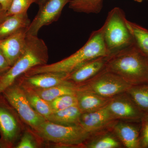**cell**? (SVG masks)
I'll list each match as a JSON object with an SVG mask.
<instances>
[{
	"instance_id": "cb8c5ba5",
	"label": "cell",
	"mask_w": 148,
	"mask_h": 148,
	"mask_svg": "<svg viewBox=\"0 0 148 148\" xmlns=\"http://www.w3.org/2000/svg\"><path fill=\"white\" fill-rule=\"evenodd\" d=\"M69 8L76 12L98 14L103 7L102 0H71Z\"/></svg>"
},
{
	"instance_id": "f546056e",
	"label": "cell",
	"mask_w": 148,
	"mask_h": 148,
	"mask_svg": "<svg viewBox=\"0 0 148 148\" xmlns=\"http://www.w3.org/2000/svg\"><path fill=\"white\" fill-rule=\"evenodd\" d=\"M12 0H0V5L2 8L7 12L10 7Z\"/></svg>"
},
{
	"instance_id": "2e32d148",
	"label": "cell",
	"mask_w": 148,
	"mask_h": 148,
	"mask_svg": "<svg viewBox=\"0 0 148 148\" xmlns=\"http://www.w3.org/2000/svg\"><path fill=\"white\" fill-rule=\"evenodd\" d=\"M76 95L77 101V106L82 113L99 110L107 106L111 99L90 91L77 89Z\"/></svg>"
},
{
	"instance_id": "9a60e30c",
	"label": "cell",
	"mask_w": 148,
	"mask_h": 148,
	"mask_svg": "<svg viewBox=\"0 0 148 148\" xmlns=\"http://www.w3.org/2000/svg\"><path fill=\"white\" fill-rule=\"evenodd\" d=\"M107 57H99L83 64L67 74L66 80L75 85L87 81L105 69Z\"/></svg>"
},
{
	"instance_id": "1f68e13d",
	"label": "cell",
	"mask_w": 148,
	"mask_h": 148,
	"mask_svg": "<svg viewBox=\"0 0 148 148\" xmlns=\"http://www.w3.org/2000/svg\"><path fill=\"white\" fill-rule=\"evenodd\" d=\"M47 0H35V3L38 5L39 7L42 5Z\"/></svg>"
},
{
	"instance_id": "6da1fadb",
	"label": "cell",
	"mask_w": 148,
	"mask_h": 148,
	"mask_svg": "<svg viewBox=\"0 0 148 148\" xmlns=\"http://www.w3.org/2000/svg\"><path fill=\"white\" fill-rule=\"evenodd\" d=\"M110 54L104 41L103 26L92 32L87 42L75 53L56 63L36 66L24 75L30 76L49 73L68 74L88 61L99 57L108 56Z\"/></svg>"
},
{
	"instance_id": "44dd1931",
	"label": "cell",
	"mask_w": 148,
	"mask_h": 148,
	"mask_svg": "<svg viewBox=\"0 0 148 148\" xmlns=\"http://www.w3.org/2000/svg\"><path fill=\"white\" fill-rule=\"evenodd\" d=\"M127 95L144 113H148V82L131 85Z\"/></svg>"
},
{
	"instance_id": "52a82bcc",
	"label": "cell",
	"mask_w": 148,
	"mask_h": 148,
	"mask_svg": "<svg viewBox=\"0 0 148 148\" xmlns=\"http://www.w3.org/2000/svg\"><path fill=\"white\" fill-rule=\"evenodd\" d=\"M1 94L32 131L36 130L46 120L32 108L24 88L17 82L7 88Z\"/></svg>"
},
{
	"instance_id": "4316f807",
	"label": "cell",
	"mask_w": 148,
	"mask_h": 148,
	"mask_svg": "<svg viewBox=\"0 0 148 148\" xmlns=\"http://www.w3.org/2000/svg\"><path fill=\"white\" fill-rule=\"evenodd\" d=\"M34 132L26 131L15 146L16 148H36L38 144L35 138Z\"/></svg>"
},
{
	"instance_id": "277c9868",
	"label": "cell",
	"mask_w": 148,
	"mask_h": 148,
	"mask_svg": "<svg viewBox=\"0 0 148 148\" xmlns=\"http://www.w3.org/2000/svg\"><path fill=\"white\" fill-rule=\"evenodd\" d=\"M32 131L40 140L65 147H82L92 135L79 124L65 125L47 120Z\"/></svg>"
},
{
	"instance_id": "3957f363",
	"label": "cell",
	"mask_w": 148,
	"mask_h": 148,
	"mask_svg": "<svg viewBox=\"0 0 148 148\" xmlns=\"http://www.w3.org/2000/svg\"><path fill=\"white\" fill-rule=\"evenodd\" d=\"M48 59V50L44 41L38 36L27 35L24 53L10 69L0 77V94L30 69L47 64Z\"/></svg>"
},
{
	"instance_id": "7c38bea8",
	"label": "cell",
	"mask_w": 148,
	"mask_h": 148,
	"mask_svg": "<svg viewBox=\"0 0 148 148\" xmlns=\"http://www.w3.org/2000/svg\"><path fill=\"white\" fill-rule=\"evenodd\" d=\"M27 28L21 29L0 40V49L11 66H13L25 50L27 43Z\"/></svg>"
},
{
	"instance_id": "603a6c76",
	"label": "cell",
	"mask_w": 148,
	"mask_h": 148,
	"mask_svg": "<svg viewBox=\"0 0 148 148\" xmlns=\"http://www.w3.org/2000/svg\"><path fill=\"white\" fill-rule=\"evenodd\" d=\"M126 24L134 42L140 50L148 56V30L140 25L126 20Z\"/></svg>"
},
{
	"instance_id": "5bb4252c",
	"label": "cell",
	"mask_w": 148,
	"mask_h": 148,
	"mask_svg": "<svg viewBox=\"0 0 148 148\" xmlns=\"http://www.w3.org/2000/svg\"><path fill=\"white\" fill-rule=\"evenodd\" d=\"M111 128L125 147L140 148V122L117 120Z\"/></svg>"
},
{
	"instance_id": "8992f818",
	"label": "cell",
	"mask_w": 148,
	"mask_h": 148,
	"mask_svg": "<svg viewBox=\"0 0 148 148\" xmlns=\"http://www.w3.org/2000/svg\"><path fill=\"white\" fill-rule=\"evenodd\" d=\"M131 86L121 77L105 69L87 81L76 85L77 89L90 91L108 98L126 92Z\"/></svg>"
},
{
	"instance_id": "4dcf8cb0",
	"label": "cell",
	"mask_w": 148,
	"mask_h": 148,
	"mask_svg": "<svg viewBox=\"0 0 148 148\" xmlns=\"http://www.w3.org/2000/svg\"><path fill=\"white\" fill-rule=\"evenodd\" d=\"M6 12L4 10L0 5V23L6 18Z\"/></svg>"
},
{
	"instance_id": "30bf717a",
	"label": "cell",
	"mask_w": 148,
	"mask_h": 148,
	"mask_svg": "<svg viewBox=\"0 0 148 148\" xmlns=\"http://www.w3.org/2000/svg\"><path fill=\"white\" fill-rule=\"evenodd\" d=\"M107 106L117 120L139 123L144 114L126 92L111 98Z\"/></svg>"
},
{
	"instance_id": "8fae6325",
	"label": "cell",
	"mask_w": 148,
	"mask_h": 148,
	"mask_svg": "<svg viewBox=\"0 0 148 148\" xmlns=\"http://www.w3.org/2000/svg\"><path fill=\"white\" fill-rule=\"evenodd\" d=\"M107 105L97 110L82 113L79 124L91 135L111 128L117 120L111 114Z\"/></svg>"
},
{
	"instance_id": "ac0fdd59",
	"label": "cell",
	"mask_w": 148,
	"mask_h": 148,
	"mask_svg": "<svg viewBox=\"0 0 148 148\" xmlns=\"http://www.w3.org/2000/svg\"><path fill=\"white\" fill-rule=\"evenodd\" d=\"M31 22L27 12L7 16L0 23V40L27 28Z\"/></svg>"
},
{
	"instance_id": "ffe728a7",
	"label": "cell",
	"mask_w": 148,
	"mask_h": 148,
	"mask_svg": "<svg viewBox=\"0 0 148 148\" xmlns=\"http://www.w3.org/2000/svg\"><path fill=\"white\" fill-rule=\"evenodd\" d=\"M30 88L49 103L62 95L75 94L77 90L76 85L73 83L59 85L46 88Z\"/></svg>"
},
{
	"instance_id": "f1b7e54d",
	"label": "cell",
	"mask_w": 148,
	"mask_h": 148,
	"mask_svg": "<svg viewBox=\"0 0 148 148\" xmlns=\"http://www.w3.org/2000/svg\"><path fill=\"white\" fill-rule=\"evenodd\" d=\"M11 67L5 56L0 49V77L5 74Z\"/></svg>"
},
{
	"instance_id": "484cf974",
	"label": "cell",
	"mask_w": 148,
	"mask_h": 148,
	"mask_svg": "<svg viewBox=\"0 0 148 148\" xmlns=\"http://www.w3.org/2000/svg\"><path fill=\"white\" fill-rule=\"evenodd\" d=\"M35 0H12L10 7L7 11V16L15 15L27 12L28 9Z\"/></svg>"
},
{
	"instance_id": "d6986e66",
	"label": "cell",
	"mask_w": 148,
	"mask_h": 148,
	"mask_svg": "<svg viewBox=\"0 0 148 148\" xmlns=\"http://www.w3.org/2000/svg\"><path fill=\"white\" fill-rule=\"evenodd\" d=\"M81 114L77 106H73L60 110L53 111L47 120L65 125L79 124Z\"/></svg>"
},
{
	"instance_id": "ba28073f",
	"label": "cell",
	"mask_w": 148,
	"mask_h": 148,
	"mask_svg": "<svg viewBox=\"0 0 148 148\" xmlns=\"http://www.w3.org/2000/svg\"><path fill=\"white\" fill-rule=\"evenodd\" d=\"M20 119L15 110L0 94V139L8 148L15 147L21 136Z\"/></svg>"
},
{
	"instance_id": "5b68a950",
	"label": "cell",
	"mask_w": 148,
	"mask_h": 148,
	"mask_svg": "<svg viewBox=\"0 0 148 148\" xmlns=\"http://www.w3.org/2000/svg\"><path fill=\"white\" fill-rule=\"evenodd\" d=\"M123 11L115 7L109 12L104 27V38L111 53L133 44L134 40L126 24Z\"/></svg>"
},
{
	"instance_id": "d590c367",
	"label": "cell",
	"mask_w": 148,
	"mask_h": 148,
	"mask_svg": "<svg viewBox=\"0 0 148 148\" xmlns=\"http://www.w3.org/2000/svg\"></svg>"
},
{
	"instance_id": "4fadbf2b",
	"label": "cell",
	"mask_w": 148,
	"mask_h": 148,
	"mask_svg": "<svg viewBox=\"0 0 148 148\" xmlns=\"http://www.w3.org/2000/svg\"><path fill=\"white\" fill-rule=\"evenodd\" d=\"M67 75V74L64 73H49L36 74L30 76L22 75L16 81L27 87L46 88L59 85L73 83L66 80Z\"/></svg>"
},
{
	"instance_id": "836d02e7",
	"label": "cell",
	"mask_w": 148,
	"mask_h": 148,
	"mask_svg": "<svg viewBox=\"0 0 148 148\" xmlns=\"http://www.w3.org/2000/svg\"><path fill=\"white\" fill-rule=\"evenodd\" d=\"M133 1L138 3H142L143 2V1H148V0H133Z\"/></svg>"
},
{
	"instance_id": "7a4b0ae2",
	"label": "cell",
	"mask_w": 148,
	"mask_h": 148,
	"mask_svg": "<svg viewBox=\"0 0 148 148\" xmlns=\"http://www.w3.org/2000/svg\"><path fill=\"white\" fill-rule=\"evenodd\" d=\"M105 69L131 85L148 82V57L135 44L111 53Z\"/></svg>"
},
{
	"instance_id": "d4e9b609",
	"label": "cell",
	"mask_w": 148,
	"mask_h": 148,
	"mask_svg": "<svg viewBox=\"0 0 148 148\" xmlns=\"http://www.w3.org/2000/svg\"><path fill=\"white\" fill-rule=\"evenodd\" d=\"M53 111L60 110L73 106H77L76 95L69 94L59 96L49 102Z\"/></svg>"
},
{
	"instance_id": "e0dca14e",
	"label": "cell",
	"mask_w": 148,
	"mask_h": 148,
	"mask_svg": "<svg viewBox=\"0 0 148 148\" xmlns=\"http://www.w3.org/2000/svg\"><path fill=\"white\" fill-rule=\"evenodd\" d=\"M107 129L92 134L82 147L86 148H121V142L112 130Z\"/></svg>"
},
{
	"instance_id": "d6a6232c",
	"label": "cell",
	"mask_w": 148,
	"mask_h": 148,
	"mask_svg": "<svg viewBox=\"0 0 148 148\" xmlns=\"http://www.w3.org/2000/svg\"><path fill=\"white\" fill-rule=\"evenodd\" d=\"M0 148H8L6 144L0 139Z\"/></svg>"
},
{
	"instance_id": "7402d4cb",
	"label": "cell",
	"mask_w": 148,
	"mask_h": 148,
	"mask_svg": "<svg viewBox=\"0 0 148 148\" xmlns=\"http://www.w3.org/2000/svg\"><path fill=\"white\" fill-rule=\"evenodd\" d=\"M21 85L24 88L28 101L32 108L38 113L47 120L53 112L50 103L41 98L32 88L21 84Z\"/></svg>"
},
{
	"instance_id": "9c48e42d",
	"label": "cell",
	"mask_w": 148,
	"mask_h": 148,
	"mask_svg": "<svg viewBox=\"0 0 148 148\" xmlns=\"http://www.w3.org/2000/svg\"><path fill=\"white\" fill-rule=\"evenodd\" d=\"M71 0H47L39 7L38 11L27 29V34L37 36L42 27L58 20L65 6Z\"/></svg>"
},
{
	"instance_id": "e575fe53",
	"label": "cell",
	"mask_w": 148,
	"mask_h": 148,
	"mask_svg": "<svg viewBox=\"0 0 148 148\" xmlns=\"http://www.w3.org/2000/svg\"><path fill=\"white\" fill-rule=\"evenodd\" d=\"M102 1H103V0H102Z\"/></svg>"
},
{
	"instance_id": "83f0119b",
	"label": "cell",
	"mask_w": 148,
	"mask_h": 148,
	"mask_svg": "<svg viewBox=\"0 0 148 148\" xmlns=\"http://www.w3.org/2000/svg\"><path fill=\"white\" fill-rule=\"evenodd\" d=\"M140 148H148V113H144L140 121Z\"/></svg>"
}]
</instances>
